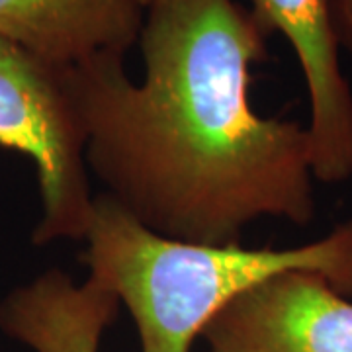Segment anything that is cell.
<instances>
[{
    "mask_svg": "<svg viewBox=\"0 0 352 352\" xmlns=\"http://www.w3.org/2000/svg\"><path fill=\"white\" fill-rule=\"evenodd\" d=\"M266 39L237 0H153L141 82L124 57L75 69L88 175L153 233L223 247L263 217L314 221L307 126L263 118L249 98Z\"/></svg>",
    "mask_w": 352,
    "mask_h": 352,
    "instance_id": "cell-1",
    "label": "cell"
},
{
    "mask_svg": "<svg viewBox=\"0 0 352 352\" xmlns=\"http://www.w3.org/2000/svg\"><path fill=\"white\" fill-rule=\"evenodd\" d=\"M82 239L88 278L126 305L141 352H190L217 311L282 272H314L352 298V219L289 249L200 245L153 233L102 192Z\"/></svg>",
    "mask_w": 352,
    "mask_h": 352,
    "instance_id": "cell-2",
    "label": "cell"
},
{
    "mask_svg": "<svg viewBox=\"0 0 352 352\" xmlns=\"http://www.w3.org/2000/svg\"><path fill=\"white\" fill-rule=\"evenodd\" d=\"M0 147L28 157L38 178L39 219L32 243L85 237L92 192L85 163L75 69L39 61L0 38Z\"/></svg>",
    "mask_w": 352,
    "mask_h": 352,
    "instance_id": "cell-3",
    "label": "cell"
},
{
    "mask_svg": "<svg viewBox=\"0 0 352 352\" xmlns=\"http://www.w3.org/2000/svg\"><path fill=\"white\" fill-rule=\"evenodd\" d=\"M208 352H352V302L292 270L239 294L204 327Z\"/></svg>",
    "mask_w": 352,
    "mask_h": 352,
    "instance_id": "cell-4",
    "label": "cell"
},
{
    "mask_svg": "<svg viewBox=\"0 0 352 352\" xmlns=\"http://www.w3.org/2000/svg\"><path fill=\"white\" fill-rule=\"evenodd\" d=\"M264 32L282 34L302 69L309 100L315 180L352 178V88L340 67V47L329 0H251Z\"/></svg>",
    "mask_w": 352,
    "mask_h": 352,
    "instance_id": "cell-5",
    "label": "cell"
},
{
    "mask_svg": "<svg viewBox=\"0 0 352 352\" xmlns=\"http://www.w3.org/2000/svg\"><path fill=\"white\" fill-rule=\"evenodd\" d=\"M143 22L139 0H0V38L59 69L126 59Z\"/></svg>",
    "mask_w": 352,
    "mask_h": 352,
    "instance_id": "cell-6",
    "label": "cell"
},
{
    "mask_svg": "<svg viewBox=\"0 0 352 352\" xmlns=\"http://www.w3.org/2000/svg\"><path fill=\"white\" fill-rule=\"evenodd\" d=\"M120 300L92 278L76 284L50 268L0 302V331L34 352H98Z\"/></svg>",
    "mask_w": 352,
    "mask_h": 352,
    "instance_id": "cell-7",
    "label": "cell"
},
{
    "mask_svg": "<svg viewBox=\"0 0 352 352\" xmlns=\"http://www.w3.org/2000/svg\"><path fill=\"white\" fill-rule=\"evenodd\" d=\"M329 8L340 51L352 55V0H329Z\"/></svg>",
    "mask_w": 352,
    "mask_h": 352,
    "instance_id": "cell-8",
    "label": "cell"
},
{
    "mask_svg": "<svg viewBox=\"0 0 352 352\" xmlns=\"http://www.w3.org/2000/svg\"><path fill=\"white\" fill-rule=\"evenodd\" d=\"M139 2H141V4H143V6H145V10H147V6H149V4H151L153 0H139Z\"/></svg>",
    "mask_w": 352,
    "mask_h": 352,
    "instance_id": "cell-9",
    "label": "cell"
}]
</instances>
